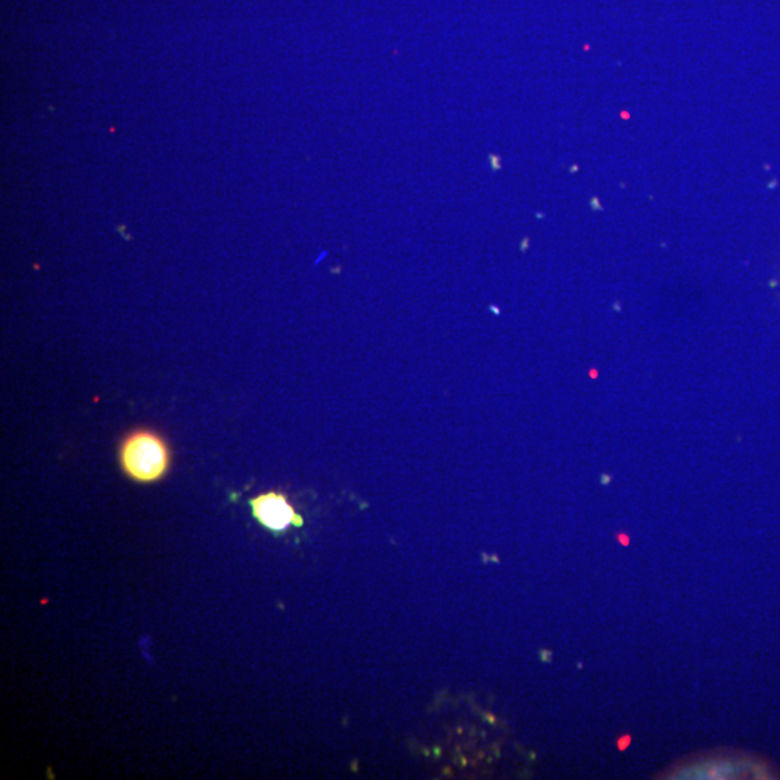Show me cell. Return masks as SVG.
Instances as JSON below:
<instances>
[{
  "mask_svg": "<svg viewBox=\"0 0 780 780\" xmlns=\"http://www.w3.org/2000/svg\"><path fill=\"white\" fill-rule=\"evenodd\" d=\"M119 463L125 476L132 482L157 483L171 467V450L157 431L135 430L120 443Z\"/></svg>",
  "mask_w": 780,
  "mask_h": 780,
  "instance_id": "cell-1",
  "label": "cell"
},
{
  "mask_svg": "<svg viewBox=\"0 0 780 780\" xmlns=\"http://www.w3.org/2000/svg\"><path fill=\"white\" fill-rule=\"evenodd\" d=\"M251 516L265 530L283 534L290 526L303 527L304 517L290 505L284 493L268 492L250 498Z\"/></svg>",
  "mask_w": 780,
  "mask_h": 780,
  "instance_id": "cell-2",
  "label": "cell"
},
{
  "mask_svg": "<svg viewBox=\"0 0 780 780\" xmlns=\"http://www.w3.org/2000/svg\"><path fill=\"white\" fill-rule=\"evenodd\" d=\"M629 743H630V738L620 739L619 749L620 750L626 749Z\"/></svg>",
  "mask_w": 780,
  "mask_h": 780,
  "instance_id": "cell-3",
  "label": "cell"
}]
</instances>
